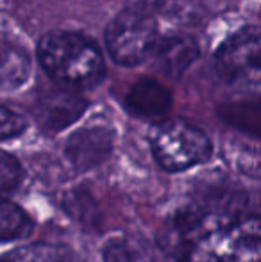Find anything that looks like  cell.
Segmentation results:
<instances>
[{
	"mask_svg": "<svg viewBox=\"0 0 261 262\" xmlns=\"http://www.w3.org/2000/svg\"><path fill=\"white\" fill-rule=\"evenodd\" d=\"M159 241L177 262H261V214L236 196H209L179 209Z\"/></svg>",
	"mask_w": 261,
	"mask_h": 262,
	"instance_id": "6da1fadb",
	"label": "cell"
},
{
	"mask_svg": "<svg viewBox=\"0 0 261 262\" xmlns=\"http://www.w3.org/2000/svg\"><path fill=\"white\" fill-rule=\"evenodd\" d=\"M42 66L59 82L68 86H93L104 72L98 49L75 32L54 31L38 45Z\"/></svg>",
	"mask_w": 261,
	"mask_h": 262,
	"instance_id": "7a4b0ae2",
	"label": "cell"
},
{
	"mask_svg": "<svg viewBox=\"0 0 261 262\" xmlns=\"http://www.w3.org/2000/svg\"><path fill=\"white\" fill-rule=\"evenodd\" d=\"M150 148L157 164L167 171H183L206 162L211 156L208 136L186 120H167L154 127Z\"/></svg>",
	"mask_w": 261,
	"mask_h": 262,
	"instance_id": "3957f363",
	"label": "cell"
},
{
	"mask_svg": "<svg viewBox=\"0 0 261 262\" xmlns=\"http://www.w3.org/2000/svg\"><path fill=\"white\" fill-rule=\"evenodd\" d=\"M157 25L149 11L139 7L118 13L106 31V43L111 57L120 64H138L154 52L157 45Z\"/></svg>",
	"mask_w": 261,
	"mask_h": 262,
	"instance_id": "277c9868",
	"label": "cell"
},
{
	"mask_svg": "<svg viewBox=\"0 0 261 262\" xmlns=\"http://www.w3.org/2000/svg\"><path fill=\"white\" fill-rule=\"evenodd\" d=\"M218 73L229 82L261 86V31L247 27L224 41L215 55Z\"/></svg>",
	"mask_w": 261,
	"mask_h": 262,
	"instance_id": "5b68a950",
	"label": "cell"
},
{
	"mask_svg": "<svg viewBox=\"0 0 261 262\" xmlns=\"http://www.w3.org/2000/svg\"><path fill=\"white\" fill-rule=\"evenodd\" d=\"M88 102L70 88H49L39 93L34 104V118L42 130L59 132L79 120Z\"/></svg>",
	"mask_w": 261,
	"mask_h": 262,
	"instance_id": "8992f818",
	"label": "cell"
},
{
	"mask_svg": "<svg viewBox=\"0 0 261 262\" xmlns=\"http://www.w3.org/2000/svg\"><path fill=\"white\" fill-rule=\"evenodd\" d=\"M113 150V136L106 128H83L70 136L66 157L77 169H91L102 164Z\"/></svg>",
	"mask_w": 261,
	"mask_h": 262,
	"instance_id": "52a82bcc",
	"label": "cell"
},
{
	"mask_svg": "<svg viewBox=\"0 0 261 262\" xmlns=\"http://www.w3.org/2000/svg\"><path fill=\"white\" fill-rule=\"evenodd\" d=\"M126 105L134 116L145 120L163 118L172 107V95L163 84L152 79H142L131 86Z\"/></svg>",
	"mask_w": 261,
	"mask_h": 262,
	"instance_id": "ba28073f",
	"label": "cell"
},
{
	"mask_svg": "<svg viewBox=\"0 0 261 262\" xmlns=\"http://www.w3.org/2000/svg\"><path fill=\"white\" fill-rule=\"evenodd\" d=\"M156 66L167 77H179L195 62L198 45L195 39L185 34H172L159 39L154 49Z\"/></svg>",
	"mask_w": 261,
	"mask_h": 262,
	"instance_id": "9c48e42d",
	"label": "cell"
},
{
	"mask_svg": "<svg viewBox=\"0 0 261 262\" xmlns=\"http://www.w3.org/2000/svg\"><path fill=\"white\" fill-rule=\"evenodd\" d=\"M104 262H168L163 248H157L145 239L118 235L102 246Z\"/></svg>",
	"mask_w": 261,
	"mask_h": 262,
	"instance_id": "30bf717a",
	"label": "cell"
},
{
	"mask_svg": "<svg viewBox=\"0 0 261 262\" xmlns=\"http://www.w3.org/2000/svg\"><path fill=\"white\" fill-rule=\"evenodd\" d=\"M218 114L233 127L261 138V95L229 98L218 105Z\"/></svg>",
	"mask_w": 261,
	"mask_h": 262,
	"instance_id": "8fae6325",
	"label": "cell"
},
{
	"mask_svg": "<svg viewBox=\"0 0 261 262\" xmlns=\"http://www.w3.org/2000/svg\"><path fill=\"white\" fill-rule=\"evenodd\" d=\"M31 64L27 55L16 47L0 45V91L18 90L27 82Z\"/></svg>",
	"mask_w": 261,
	"mask_h": 262,
	"instance_id": "7c38bea8",
	"label": "cell"
},
{
	"mask_svg": "<svg viewBox=\"0 0 261 262\" xmlns=\"http://www.w3.org/2000/svg\"><path fill=\"white\" fill-rule=\"evenodd\" d=\"M34 230L31 216L20 205L0 198V241L27 237Z\"/></svg>",
	"mask_w": 261,
	"mask_h": 262,
	"instance_id": "4fadbf2b",
	"label": "cell"
},
{
	"mask_svg": "<svg viewBox=\"0 0 261 262\" xmlns=\"http://www.w3.org/2000/svg\"><path fill=\"white\" fill-rule=\"evenodd\" d=\"M0 262H70L68 253L61 246L49 243H34L11 250L0 257Z\"/></svg>",
	"mask_w": 261,
	"mask_h": 262,
	"instance_id": "5bb4252c",
	"label": "cell"
},
{
	"mask_svg": "<svg viewBox=\"0 0 261 262\" xmlns=\"http://www.w3.org/2000/svg\"><path fill=\"white\" fill-rule=\"evenodd\" d=\"M63 205L66 212L72 217H75L77 221L84 225H95L98 220V209L93 204V198L90 196V193L81 189H72L70 193H66Z\"/></svg>",
	"mask_w": 261,
	"mask_h": 262,
	"instance_id": "9a60e30c",
	"label": "cell"
},
{
	"mask_svg": "<svg viewBox=\"0 0 261 262\" xmlns=\"http://www.w3.org/2000/svg\"><path fill=\"white\" fill-rule=\"evenodd\" d=\"M22 179L20 162L13 156L0 150V198H6L16 189Z\"/></svg>",
	"mask_w": 261,
	"mask_h": 262,
	"instance_id": "2e32d148",
	"label": "cell"
},
{
	"mask_svg": "<svg viewBox=\"0 0 261 262\" xmlns=\"http://www.w3.org/2000/svg\"><path fill=\"white\" fill-rule=\"evenodd\" d=\"M25 127H27V121L24 120V116L0 105V141L20 136L25 130Z\"/></svg>",
	"mask_w": 261,
	"mask_h": 262,
	"instance_id": "e0dca14e",
	"label": "cell"
},
{
	"mask_svg": "<svg viewBox=\"0 0 261 262\" xmlns=\"http://www.w3.org/2000/svg\"><path fill=\"white\" fill-rule=\"evenodd\" d=\"M131 2H132V7H139V9L150 11V9L159 7L165 0H131Z\"/></svg>",
	"mask_w": 261,
	"mask_h": 262,
	"instance_id": "ac0fdd59",
	"label": "cell"
}]
</instances>
